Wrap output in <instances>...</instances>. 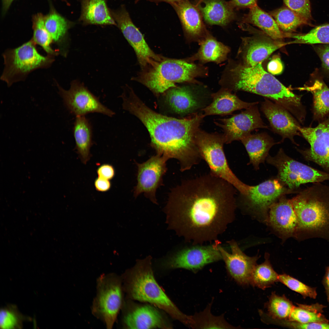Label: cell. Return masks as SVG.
Returning <instances> with one entry per match:
<instances>
[{"label": "cell", "mask_w": 329, "mask_h": 329, "mask_svg": "<svg viewBox=\"0 0 329 329\" xmlns=\"http://www.w3.org/2000/svg\"><path fill=\"white\" fill-rule=\"evenodd\" d=\"M31 38L21 45L8 48L2 54L4 67L0 79L10 87L14 83L24 81L32 72L50 67L55 56H44L39 53Z\"/></svg>", "instance_id": "obj_7"}, {"label": "cell", "mask_w": 329, "mask_h": 329, "mask_svg": "<svg viewBox=\"0 0 329 329\" xmlns=\"http://www.w3.org/2000/svg\"><path fill=\"white\" fill-rule=\"evenodd\" d=\"M122 322L129 329L170 328L160 313L149 305H145L124 313Z\"/></svg>", "instance_id": "obj_23"}, {"label": "cell", "mask_w": 329, "mask_h": 329, "mask_svg": "<svg viewBox=\"0 0 329 329\" xmlns=\"http://www.w3.org/2000/svg\"><path fill=\"white\" fill-rule=\"evenodd\" d=\"M212 303H210L203 311L190 316L189 327L195 329L237 328L226 321L224 314L216 316L211 314Z\"/></svg>", "instance_id": "obj_34"}, {"label": "cell", "mask_w": 329, "mask_h": 329, "mask_svg": "<svg viewBox=\"0 0 329 329\" xmlns=\"http://www.w3.org/2000/svg\"><path fill=\"white\" fill-rule=\"evenodd\" d=\"M230 89L222 87L211 95L212 101L202 111L204 116L213 115H226L242 109L256 105L258 102H247L240 99Z\"/></svg>", "instance_id": "obj_24"}, {"label": "cell", "mask_w": 329, "mask_h": 329, "mask_svg": "<svg viewBox=\"0 0 329 329\" xmlns=\"http://www.w3.org/2000/svg\"><path fill=\"white\" fill-rule=\"evenodd\" d=\"M233 6L239 7H248L249 8L257 5L256 0H232Z\"/></svg>", "instance_id": "obj_49"}, {"label": "cell", "mask_w": 329, "mask_h": 329, "mask_svg": "<svg viewBox=\"0 0 329 329\" xmlns=\"http://www.w3.org/2000/svg\"><path fill=\"white\" fill-rule=\"evenodd\" d=\"M96 172L98 177L110 180L114 178L116 173L114 166L108 163L103 164L100 165L97 168Z\"/></svg>", "instance_id": "obj_44"}, {"label": "cell", "mask_w": 329, "mask_h": 329, "mask_svg": "<svg viewBox=\"0 0 329 329\" xmlns=\"http://www.w3.org/2000/svg\"><path fill=\"white\" fill-rule=\"evenodd\" d=\"M322 283L325 289L327 300L329 305V266L326 268Z\"/></svg>", "instance_id": "obj_50"}, {"label": "cell", "mask_w": 329, "mask_h": 329, "mask_svg": "<svg viewBox=\"0 0 329 329\" xmlns=\"http://www.w3.org/2000/svg\"><path fill=\"white\" fill-rule=\"evenodd\" d=\"M221 243L218 240L207 245L190 243L168 255L162 260L161 265L197 272L207 265L222 260L219 249Z\"/></svg>", "instance_id": "obj_11"}, {"label": "cell", "mask_w": 329, "mask_h": 329, "mask_svg": "<svg viewBox=\"0 0 329 329\" xmlns=\"http://www.w3.org/2000/svg\"><path fill=\"white\" fill-rule=\"evenodd\" d=\"M200 48L192 56L186 58L193 62L197 60L201 63L213 62L220 63L227 58L230 51L228 46L218 41L209 33L199 43Z\"/></svg>", "instance_id": "obj_27"}, {"label": "cell", "mask_w": 329, "mask_h": 329, "mask_svg": "<svg viewBox=\"0 0 329 329\" xmlns=\"http://www.w3.org/2000/svg\"><path fill=\"white\" fill-rule=\"evenodd\" d=\"M55 80L58 94L62 98L64 104L68 110L76 116H85L93 112L111 117L114 115V112L102 104L97 97L78 81H73L69 89L65 90Z\"/></svg>", "instance_id": "obj_12"}, {"label": "cell", "mask_w": 329, "mask_h": 329, "mask_svg": "<svg viewBox=\"0 0 329 329\" xmlns=\"http://www.w3.org/2000/svg\"><path fill=\"white\" fill-rule=\"evenodd\" d=\"M292 309L288 319L301 323L313 322L328 323L322 313L324 306L317 303L311 305L298 304Z\"/></svg>", "instance_id": "obj_35"}, {"label": "cell", "mask_w": 329, "mask_h": 329, "mask_svg": "<svg viewBox=\"0 0 329 329\" xmlns=\"http://www.w3.org/2000/svg\"><path fill=\"white\" fill-rule=\"evenodd\" d=\"M249 9V13L242 18L243 22L256 26L274 40L281 41L284 38L291 37L292 35L290 33L282 31L272 17L262 10L257 5Z\"/></svg>", "instance_id": "obj_28"}, {"label": "cell", "mask_w": 329, "mask_h": 329, "mask_svg": "<svg viewBox=\"0 0 329 329\" xmlns=\"http://www.w3.org/2000/svg\"><path fill=\"white\" fill-rule=\"evenodd\" d=\"M269 14L274 18L281 30L290 33L299 27L307 24L309 21L288 7H283L271 11Z\"/></svg>", "instance_id": "obj_37"}, {"label": "cell", "mask_w": 329, "mask_h": 329, "mask_svg": "<svg viewBox=\"0 0 329 329\" xmlns=\"http://www.w3.org/2000/svg\"><path fill=\"white\" fill-rule=\"evenodd\" d=\"M14 0H2V12L4 15L7 12L11 4Z\"/></svg>", "instance_id": "obj_51"}, {"label": "cell", "mask_w": 329, "mask_h": 329, "mask_svg": "<svg viewBox=\"0 0 329 329\" xmlns=\"http://www.w3.org/2000/svg\"><path fill=\"white\" fill-rule=\"evenodd\" d=\"M63 0V1H65L66 0Z\"/></svg>", "instance_id": "obj_53"}, {"label": "cell", "mask_w": 329, "mask_h": 329, "mask_svg": "<svg viewBox=\"0 0 329 329\" xmlns=\"http://www.w3.org/2000/svg\"><path fill=\"white\" fill-rule=\"evenodd\" d=\"M45 27L51 36L53 43L58 47L59 54H61L62 45L65 40L67 33L71 26L67 20L60 14L51 5L48 14L44 15Z\"/></svg>", "instance_id": "obj_32"}, {"label": "cell", "mask_w": 329, "mask_h": 329, "mask_svg": "<svg viewBox=\"0 0 329 329\" xmlns=\"http://www.w3.org/2000/svg\"><path fill=\"white\" fill-rule=\"evenodd\" d=\"M299 131L310 147L297 150L305 160L317 164L329 173V117L315 127H300Z\"/></svg>", "instance_id": "obj_15"}, {"label": "cell", "mask_w": 329, "mask_h": 329, "mask_svg": "<svg viewBox=\"0 0 329 329\" xmlns=\"http://www.w3.org/2000/svg\"><path fill=\"white\" fill-rule=\"evenodd\" d=\"M140 0H136L135 2L136 3V2H138V1H139ZM146 0L149 1H150V2H168V3L170 4V3L172 2H176V1H180V0Z\"/></svg>", "instance_id": "obj_52"}, {"label": "cell", "mask_w": 329, "mask_h": 329, "mask_svg": "<svg viewBox=\"0 0 329 329\" xmlns=\"http://www.w3.org/2000/svg\"><path fill=\"white\" fill-rule=\"evenodd\" d=\"M111 14L124 37L134 49L142 69L153 65L163 58V56L156 54L150 48L124 8Z\"/></svg>", "instance_id": "obj_16"}, {"label": "cell", "mask_w": 329, "mask_h": 329, "mask_svg": "<svg viewBox=\"0 0 329 329\" xmlns=\"http://www.w3.org/2000/svg\"><path fill=\"white\" fill-rule=\"evenodd\" d=\"M278 281L292 291L301 294L305 298L315 299L317 295L316 288L309 286L286 274L278 275Z\"/></svg>", "instance_id": "obj_42"}, {"label": "cell", "mask_w": 329, "mask_h": 329, "mask_svg": "<svg viewBox=\"0 0 329 329\" xmlns=\"http://www.w3.org/2000/svg\"><path fill=\"white\" fill-rule=\"evenodd\" d=\"M73 131L77 153L82 162L86 164L91 157L92 141L91 125L85 116H76Z\"/></svg>", "instance_id": "obj_31"}, {"label": "cell", "mask_w": 329, "mask_h": 329, "mask_svg": "<svg viewBox=\"0 0 329 329\" xmlns=\"http://www.w3.org/2000/svg\"><path fill=\"white\" fill-rule=\"evenodd\" d=\"M288 8L308 21L312 19L309 0H283Z\"/></svg>", "instance_id": "obj_43"}, {"label": "cell", "mask_w": 329, "mask_h": 329, "mask_svg": "<svg viewBox=\"0 0 329 329\" xmlns=\"http://www.w3.org/2000/svg\"><path fill=\"white\" fill-rule=\"evenodd\" d=\"M290 44H329V24L317 26L304 34L292 35Z\"/></svg>", "instance_id": "obj_40"}, {"label": "cell", "mask_w": 329, "mask_h": 329, "mask_svg": "<svg viewBox=\"0 0 329 329\" xmlns=\"http://www.w3.org/2000/svg\"><path fill=\"white\" fill-rule=\"evenodd\" d=\"M228 252L221 246L219 249L229 275L237 283L241 285L250 284L253 271L257 265V256L250 257L242 250L237 242L232 239L227 242Z\"/></svg>", "instance_id": "obj_18"}, {"label": "cell", "mask_w": 329, "mask_h": 329, "mask_svg": "<svg viewBox=\"0 0 329 329\" xmlns=\"http://www.w3.org/2000/svg\"><path fill=\"white\" fill-rule=\"evenodd\" d=\"M283 67L280 58L275 56L269 62L267 69L269 72L273 75L280 73L282 71Z\"/></svg>", "instance_id": "obj_47"}, {"label": "cell", "mask_w": 329, "mask_h": 329, "mask_svg": "<svg viewBox=\"0 0 329 329\" xmlns=\"http://www.w3.org/2000/svg\"><path fill=\"white\" fill-rule=\"evenodd\" d=\"M294 307L284 295L280 296L273 292L267 305L268 315L274 319H288Z\"/></svg>", "instance_id": "obj_39"}, {"label": "cell", "mask_w": 329, "mask_h": 329, "mask_svg": "<svg viewBox=\"0 0 329 329\" xmlns=\"http://www.w3.org/2000/svg\"><path fill=\"white\" fill-rule=\"evenodd\" d=\"M266 160L277 169V179L285 186L298 193L300 186L309 183L329 181V173L298 161L286 155L282 149L274 156L268 155Z\"/></svg>", "instance_id": "obj_10"}, {"label": "cell", "mask_w": 329, "mask_h": 329, "mask_svg": "<svg viewBox=\"0 0 329 329\" xmlns=\"http://www.w3.org/2000/svg\"><path fill=\"white\" fill-rule=\"evenodd\" d=\"M290 42H285L271 38L263 37L246 38L243 39L242 52L244 63L253 66L262 63L275 51Z\"/></svg>", "instance_id": "obj_22"}, {"label": "cell", "mask_w": 329, "mask_h": 329, "mask_svg": "<svg viewBox=\"0 0 329 329\" xmlns=\"http://www.w3.org/2000/svg\"><path fill=\"white\" fill-rule=\"evenodd\" d=\"M44 15L41 13H38L33 16V34L31 38L36 44L42 48L47 55L55 56L59 53L58 50L54 49L52 47L51 45L53 42L45 27Z\"/></svg>", "instance_id": "obj_36"}, {"label": "cell", "mask_w": 329, "mask_h": 329, "mask_svg": "<svg viewBox=\"0 0 329 329\" xmlns=\"http://www.w3.org/2000/svg\"><path fill=\"white\" fill-rule=\"evenodd\" d=\"M170 4L179 18L188 40L199 43L206 36L208 33L205 28L197 7L188 0H182Z\"/></svg>", "instance_id": "obj_21"}, {"label": "cell", "mask_w": 329, "mask_h": 329, "mask_svg": "<svg viewBox=\"0 0 329 329\" xmlns=\"http://www.w3.org/2000/svg\"><path fill=\"white\" fill-rule=\"evenodd\" d=\"M168 160L156 154L142 163L136 162L137 167V183L134 188V197L143 193L152 202L158 204L156 191L162 185L163 177L167 171Z\"/></svg>", "instance_id": "obj_14"}, {"label": "cell", "mask_w": 329, "mask_h": 329, "mask_svg": "<svg viewBox=\"0 0 329 329\" xmlns=\"http://www.w3.org/2000/svg\"><path fill=\"white\" fill-rule=\"evenodd\" d=\"M208 69L186 59L167 58L163 57L153 65L142 69L135 80L158 94L176 87L175 83L200 84L196 78L207 76Z\"/></svg>", "instance_id": "obj_6"}, {"label": "cell", "mask_w": 329, "mask_h": 329, "mask_svg": "<svg viewBox=\"0 0 329 329\" xmlns=\"http://www.w3.org/2000/svg\"><path fill=\"white\" fill-rule=\"evenodd\" d=\"M214 122L223 130L225 143L240 140L250 134L254 130L268 128L263 121L256 105L251 106L242 112L230 118L219 119Z\"/></svg>", "instance_id": "obj_17"}, {"label": "cell", "mask_w": 329, "mask_h": 329, "mask_svg": "<svg viewBox=\"0 0 329 329\" xmlns=\"http://www.w3.org/2000/svg\"><path fill=\"white\" fill-rule=\"evenodd\" d=\"M196 142L202 159L210 169V172L233 185L240 194H247L249 186L240 180L229 167L223 150V135L209 133L199 129Z\"/></svg>", "instance_id": "obj_8"}, {"label": "cell", "mask_w": 329, "mask_h": 329, "mask_svg": "<svg viewBox=\"0 0 329 329\" xmlns=\"http://www.w3.org/2000/svg\"><path fill=\"white\" fill-rule=\"evenodd\" d=\"M80 19L85 24L115 25L106 0H82Z\"/></svg>", "instance_id": "obj_30"}, {"label": "cell", "mask_w": 329, "mask_h": 329, "mask_svg": "<svg viewBox=\"0 0 329 329\" xmlns=\"http://www.w3.org/2000/svg\"><path fill=\"white\" fill-rule=\"evenodd\" d=\"M237 191L210 172L183 181L171 190L163 209L168 229L186 243L218 240L235 219Z\"/></svg>", "instance_id": "obj_1"}, {"label": "cell", "mask_w": 329, "mask_h": 329, "mask_svg": "<svg viewBox=\"0 0 329 329\" xmlns=\"http://www.w3.org/2000/svg\"><path fill=\"white\" fill-rule=\"evenodd\" d=\"M233 7L223 0H202L197 8L207 23L223 26L234 19Z\"/></svg>", "instance_id": "obj_25"}, {"label": "cell", "mask_w": 329, "mask_h": 329, "mask_svg": "<svg viewBox=\"0 0 329 329\" xmlns=\"http://www.w3.org/2000/svg\"><path fill=\"white\" fill-rule=\"evenodd\" d=\"M283 239L295 238L298 221L290 199L285 195L270 207L266 222Z\"/></svg>", "instance_id": "obj_19"}, {"label": "cell", "mask_w": 329, "mask_h": 329, "mask_svg": "<svg viewBox=\"0 0 329 329\" xmlns=\"http://www.w3.org/2000/svg\"><path fill=\"white\" fill-rule=\"evenodd\" d=\"M290 200L297 219L295 238L329 241V185L313 183Z\"/></svg>", "instance_id": "obj_4"}, {"label": "cell", "mask_w": 329, "mask_h": 329, "mask_svg": "<svg viewBox=\"0 0 329 329\" xmlns=\"http://www.w3.org/2000/svg\"><path fill=\"white\" fill-rule=\"evenodd\" d=\"M298 328L329 329V322H313L306 324L299 323Z\"/></svg>", "instance_id": "obj_48"}, {"label": "cell", "mask_w": 329, "mask_h": 329, "mask_svg": "<svg viewBox=\"0 0 329 329\" xmlns=\"http://www.w3.org/2000/svg\"><path fill=\"white\" fill-rule=\"evenodd\" d=\"M166 101L175 113L184 115L193 112L199 107V103L191 90L187 87H176L167 90Z\"/></svg>", "instance_id": "obj_29"}, {"label": "cell", "mask_w": 329, "mask_h": 329, "mask_svg": "<svg viewBox=\"0 0 329 329\" xmlns=\"http://www.w3.org/2000/svg\"><path fill=\"white\" fill-rule=\"evenodd\" d=\"M301 90L310 92L313 97L314 117L317 120L324 119L329 116V88L322 81L316 80L310 86L299 88Z\"/></svg>", "instance_id": "obj_33"}, {"label": "cell", "mask_w": 329, "mask_h": 329, "mask_svg": "<svg viewBox=\"0 0 329 329\" xmlns=\"http://www.w3.org/2000/svg\"><path fill=\"white\" fill-rule=\"evenodd\" d=\"M121 277L115 273L103 274L96 282V294L91 311L107 328H112L123 305Z\"/></svg>", "instance_id": "obj_9"}, {"label": "cell", "mask_w": 329, "mask_h": 329, "mask_svg": "<svg viewBox=\"0 0 329 329\" xmlns=\"http://www.w3.org/2000/svg\"><path fill=\"white\" fill-rule=\"evenodd\" d=\"M95 189L100 192H105L110 190L111 183L110 180L98 177L94 181Z\"/></svg>", "instance_id": "obj_46"}, {"label": "cell", "mask_w": 329, "mask_h": 329, "mask_svg": "<svg viewBox=\"0 0 329 329\" xmlns=\"http://www.w3.org/2000/svg\"><path fill=\"white\" fill-rule=\"evenodd\" d=\"M248 154L249 162L254 168L258 170L259 165L264 163L271 148L276 143L265 133L250 134L241 140Z\"/></svg>", "instance_id": "obj_26"}, {"label": "cell", "mask_w": 329, "mask_h": 329, "mask_svg": "<svg viewBox=\"0 0 329 329\" xmlns=\"http://www.w3.org/2000/svg\"><path fill=\"white\" fill-rule=\"evenodd\" d=\"M292 193H297L287 188L277 178L250 186L247 195H240L242 203L263 217L264 221L266 223L271 205L281 196Z\"/></svg>", "instance_id": "obj_13"}, {"label": "cell", "mask_w": 329, "mask_h": 329, "mask_svg": "<svg viewBox=\"0 0 329 329\" xmlns=\"http://www.w3.org/2000/svg\"><path fill=\"white\" fill-rule=\"evenodd\" d=\"M24 320V317L15 306L8 305L1 310L0 327L1 328H21Z\"/></svg>", "instance_id": "obj_41"}, {"label": "cell", "mask_w": 329, "mask_h": 329, "mask_svg": "<svg viewBox=\"0 0 329 329\" xmlns=\"http://www.w3.org/2000/svg\"><path fill=\"white\" fill-rule=\"evenodd\" d=\"M261 108L273 131L282 137V141L288 138L297 145L294 137L300 135L301 127L291 113L284 107L266 98L262 103Z\"/></svg>", "instance_id": "obj_20"}, {"label": "cell", "mask_w": 329, "mask_h": 329, "mask_svg": "<svg viewBox=\"0 0 329 329\" xmlns=\"http://www.w3.org/2000/svg\"><path fill=\"white\" fill-rule=\"evenodd\" d=\"M152 259L151 256H148L137 260L134 266L123 274V290L129 298L153 304L189 327L190 316L178 308L156 280Z\"/></svg>", "instance_id": "obj_5"}, {"label": "cell", "mask_w": 329, "mask_h": 329, "mask_svg": "<svg viewBox=\"0 0 329 329\" xmlns=\"http://www.w3.org/2000/svg\"><path fill=\"white\" fill-rule=\"evenodd\" d=\"M265 260L255 267L250 284L262 289L270 287L278 281V275L273 268L269 260L268 254H265Z\"/></svg>", "instance_id": "obj_38"}, {"label": "cell", "mask_w": 329, "mask_h": 329, "mask_svg": "<svg viewBox=\"0 0 329 329\" xmlns=\"http://www.w3.org/2000/svg\"><path fill=\"white\" fill-rule=\"evenodd\" d=\"M259 63L253 66L244 64H228L220 83L223 87L231 91H243L269 98L284 107L295 116L298 115L303 107L301 96L294 94L271 74L266 72Z\"/></svg>", "instance_id": "obj_3"}, {"label": "cell", "mask_w": 329, "mask_h": 329, "mask_svg": "<svg viewBox=\"0 0 329 329\" xmlns=\"http://www.w3.org/2000/svg\"><path fill=\"white\" fill-rule=\"evenodd\" d=\"M123 108L137 117L147 128L151 145L156 154L168 160L174 158L181 171L190 169L202 159L196 142L203 114L194 113L181 119L153 111L131 91L122 98Z\"/></svg>", "instance_id": "obj_2"}, {"label": "cell", "mask_w": 329, "mask_h": 329, "mask_svg": "<svg viewBox=\"0 0 329 329\" xmlns=\"http://www.w3.org/2000/svg\"><path fill=\"white\" fill-rule=\"evenodd\" d=\"M315 49L321 61L323 66L329 71V45L317 47Z\"/></svg>", "instance_id": "obj_45"}]
</instances>
